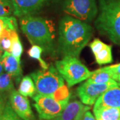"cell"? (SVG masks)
<instances>
[{
    "label": "cell",
    "mask_w": 120,
    "mask_h": 120,
    "mask_svg": "<svg viewBox=\"0 0 120 120\" xmlns=\"http://www.w3.org/2000/svg\"><path fill=\"white\" fill-rule=\"evenodd\" d=\"M83 106L84 105L82 101L77 100L73 101L67 105L59 116L51 120H74L77 113Z\"/></svg>",
    "instance_id": "cell-14"
},
{
    "label": "cell",
    "mask_w": 120,
    "mask_h": 120,
    "mask_svg": "<svg viewBox=\"0 0 120 120\" xmlns=\"http://www.w3.org/2000/svg\"><path fill=\"white\" fill-rule=\"evenodd\" d=\"M7 27L18 28L17 19L14 16H0V35Z\"/></svg>",
    "instance_id": "cell-22"
},
{
    "label": "cell",
    "mask_w": 120,
    "mask_h": 120,
    "mask_svg": "<svg viewBox=\"0 0 120 120\" xmlns=\"http://www.w3.org/2000/svg\"><path fill=\"white\" fill-rule=\"evenodd\" d=\"M38 94L52 95L64 85V79L56 67L50 65L47 69H39L30 73Z\"/></svg>",
    "instance_id": "cell-6"
},
{
    "label": "cell",
    "mask_w": 120,
    "mask_h": 120,
    "mask_svg": "<svg viewBox=\"0 0 120 120\" xmlns=\"http://www.w3.org/2000/svg\"></svg>",
    "instance_id": "cell-35"
},
{
    "label": "cell",
    "mask_w": 120,
    "mask_h": 120,
    "mask_svg": "<svg viewBox=\"0 0 120 120\" xmlns=\"http://www.w3.org/2000/svg\"><path fill=\"white\" fill-rule=\"evenodd\" d=\"M119 86H120V83H119Z\"/></svg>",
    "instance_id": "cell-32"
},
{
    "label": "cell",
    "mask_w": 120,
    "mask_h": 120,
    "mask_svg": "<svg viewBox=\"0 0 120 120\" xmlns=\"http://www.w3.org/2000/svg\"><path fill=\"white\" fill-rule=\"evenodd\" d=\"M4 65H3V62H2V55L0 57V75L2 73H4Z\"/></svg>",
    "instance_id": "cell-30"
},
{
    "label": "cell",
    "mask_w": 120,
    "mask_h": 120,
    "mask_svg": "<svg viewBox=\"0 0 120 120\" xmlns=\"http://www.w3.org/2000/svg\"><path fill=\"white\" fill-rule=\"evenodd\" d=\"M13 14L11 0H0V16H11Z\"/></svg>",
    "instance_id": "cell-24"
},
{
    "label": "cell",
    "mask_w": 120,
    "mask_h": 120,
    "mask_svg": "<svg viewBox=\"0 0 120 120\" xmlns=\"http://www.w3.org/2000/svg\"><path fill=\"white\" fill-rule=\"evenodd\" d=\"M70 95L71 94L69 93L68 87L65 84L57 90L52 95V96L53 98H55L56 100L60 101H69Z\"/></svg>",
    "instance_id": "cell-23"
},
{
    "label": "cell",
    "mask_w": 120,
    "mask_h": 120,
    "mask_svg": "<svg viewBox=\"0 0 120 120\" xmlns=\"http://www.w3.org/2000/svg\"><path fill=\"white\" fill-rule=\"evenodd\" d=\"M83 120H96L94 116L92 115V113L90 112V110L86 111L83 116Z\"/></svg>",
    "instance_id": "cell-29"
},
{
    "label": "cell",
    "mask_w": 120,
    "mask_h": 120,
    "mask_svg": "<svg viewBox=\"0 0 120 120\" xmlns=\"http://www.w3.org/2000/svg\"><path fill=\"white\" fill-rule=\"evenodd\" d=\"M43 49L38 45H33L28 51V55L31 58L38 60L41 67L43 69H47L49 67L47 63L41 59V53H43Z\"/></svg>",
    "instance_id": "cell-20"
},
{
    "label": "cell",
    "mask_w": 120,
    "mask_h": 120,
    "mask_svg": "<svg viewBox=\"0 0 120 120\" xmlns=\"http://www.w3.org/2000/svg\"><path fill=\"white\" fill-rule=\"evenodd\" d=\"M33 98L35 101L34 105L40 120H51L55 118L69 103V101H57L52 95L38 94Z\"/></svg>",
    "instance_id": "cell-7"
},
{
    "label": "cell",
    "mask_w": 120,
    "mask_h": 120,
    "mask_svg": "<svg viewBox=\"0 0 120 120\" xmlns=\"http://www.w3.org/2000/svg\"><path fill=\"white\" fill-rule=\"evenodd\" d=\"M2 62L5 71L11 75L17 83L21 82L22 69L20 61L17 60L10 53L5 52L2 54Z\"/></svg>",
    "instance_id": "cell-13"
},
{
    "label": "cell",
    "mask_w": 120,
    "mask_h": 120,
    "mask_svg": "<svg viewBox=\"0 0 120 120\" xmlns=\"http://www.w3.org/2000/svg\"><path fill=\"white\" fill-rule=\"evenodd\" d=\"M55 67L69 87L87 79L92 72L75 57H64L62 60L56 61Z\"/></svg>",
    "instance_id": "cell-4"
},
{
    "label": "cell",
    "mask_w": 120,
    "mask_h": 120,
    "mask_svg": "<svg viewBox=\"0 0 120 120\" xmlns=\"http://www.w3.org/2000/svg\"><path fill=\"white\" fill-rule=\"evenodd\" d=\"M113 107L120 110V87L119 86L107 90L95 103L94 109L100 107Z\"/></svg>",
    "instance_id": "cell-12"
},
{
    "label": "cell",
    "mask_w": 120,
    "mask_h": 120,
    "mask_svg": "<svg viewBox=\"0 0 120 120\" xmlns=\"http://www.w3.org/2000/svg\"><path fill=\"white\" fill-rule=\"evenodd\" d=\"M14 90L13 77L9 73H2L0 75V93H9Z\"/></svg>",
    "instance_id": "cell-19"
},
{
    "label": "cell",
    "mask_w": 120,
    "mask_h": 120,
    "mask_svg": "<svg viewBox=\"0 0 120 120\" xmlns=\"http://www.w3.org/2000/svg\"><path fill=\"white\" fill-rule=\"evenodd\" d=\"M9 102L15 113L23 120H35L29 99L17 91L13 90L9 92Z\"/></svg>",
    "instance_id": "cell-9"
},
{
    "label": "cell",
    "mask_w": 120,
    "mask_h": 120,
    "mask_svg": "<svg viewBox=\"0 0 120 120\" xmlns=\"http://www.w3.org/2000/svg\"><path fill=\"white\" fill-rule=\"evenodd\" d=\"M114 81L109 73L104 68L92 71L90 77L87 79V82L95 83H107Z\"/></svg>",
    "instance_id": "cell-18"
},
{
    "label": "cell",
    "mask_w": 120,
    "mask_h": 120,
    "mask_svg": "<svg viewBox=\"0 0 120 120\" xmlns=\"http://www.w3.org/2000/svg\"><path fill=\"white\" fill-rule=\"evenodd\" d=\"M96 120H120V110L113 107H100L94 109Z\"/></svg>",
    "instance_id": "cell-15"
},
{
    "label": "cell",
    "mask_w": 120,
    "mask_h": 120,
    "mask_svg": "<svg viewBox=\"0 0 120 120\" xmlns=\"http://www.w3.org/2000/svg\"><path fill=\"white\" fill-rule=\"evenodd\" d=\"M92 34V27L88 23L69 15L64 16L59 23L57 50L64 57L78 58Z\"/></svg>",
    "instance_id": "cell-1"
},
{
    "label": "cell",
    "mask_w": 120,
    "mask_h": 120,
    "mask_svg": "<svg viewBox=\"0 0 120 120\" xmlns=\"http://www.w3.org/2000/svg\"><path fill=\"white\" fill-rule=\"evenodd\" d=\"M0 120H21V118L17 116L11 108L8 100L6 102L4 110Z\"/></svg>",
    "instance_id": "cell-25"
},
{
    "label": "cell",
    "mask_w": 120,
    "mask_h": 120,
    "mask_svg": "<svg viewBox=\"0 0 120 120\" xmlns=\"http://www.w3.org/2000/svg\"><path fill=\"white\" fill-rule=\"evenodd\" d=\"M117 86L119 83L116 81L107 83H95L86 81L77 87V94L83 104L92 105L104 92Z\"/></svg>",
    "instance_id": "cell-8"
},
{
    "label": "cell",
    "mask_w": 120,
    "mask_h": 120,
    "mask_svg": "<svg viewBox=\"0 0 120 120\" xmlns=\"http://www.w3.org/2000/svg\"><path fill=\"white\" fill-rule=\"evenodd\" d=\"M0 55H1V52H0Z\"/></svg>",
    "instance_id": "cell-34"
},
{
    "label": "cell",
    "mask_w": 120,
    "mask_h": 120,
    "mask_svg": "<svg viewBox=\"0 0 120 120\" xmlns=\"http://www.w3.org/2000/svg\"><path fill=\"white\" fill-rule=\"evenodd\" d=\"M18 92L25 97L34 98L37 95L38 91L36 86L30 75H26L22 77L19 86Z\"/></svg>",
    "instance_id": "cell-16"
},
{
    "label": "cell",
    "mask_w": 120,
    "mask_h": 120,
    "mask_svg": "<svg viewBox=\"0 0 120 120\" xmlns=\"http://www.w3.org/2000/svg\"><path fill=\"white\" fill-rule=\"evenodd\" d=\"M117 82H119L120 83V75L118 76V78H117Z\"/></svg>",
    "instance_id": "cell-31"
},
{
    "label": "cell",
    "mask_w": 120,
    "mask_h": 120,
    "mask_svg": "<svg viewBox=\"0 0 120 120\" xmlns=\"http://www.w3.org/2000/svg\"><path fill=\"white\" fill-rule=\"evenodd\" d=\"M23 51V48L22 43L19 39V35L17 33H16L13 36L12 39V45L10 50V53L14 56L17 60L20 61Z\"/></svg>",
    "instance_id": "cell-21"
},
{
    "label": "cell",
    "mask_w": 120,
    "mask_h": 120,
    "mask_svg": "<svg viewBox=\"0 0 120 120\" xmlns=\"http://www.w3.org/2000/svg\"><path fill=\"white\" fill-rule=\"evenodd\" d=\"M104 68L111 75L112 79L117 82L118 76L120 75V63L117 64L112 65L107 67H104Z\"/></svg>",
    "instance_id": "cell-26"
},
{
    "label": "cell",
    "mask_w": 120,
    "mask_h": 120,
    "mask_svg": "<svg viewBox=\"0 0 120 120\" xmlns=\"http://www.w3.org/2000/svg\"><path fill=\"white\" fill-rule=\"evenodd\" d=\"M1 55H2V54H1ZM1 55H0V57H1Z\"/></svg>",
    "instance_id": "cell-33"
},
{
    "label": "cell",
    "mask_w": 120,
    "mask_h": 120,
    "mask_svg": "<svg viewBox=\"0 0 120 120\" xmlns=\"http://www.w3.org/2000/svg\"><path fill=\"white\" fill-rule=\"evenodd\" d=\"M90 107L88 105H84L83 107L81 109V110L79 112V113H77V115L75 117V118L74 119V120H83V116L84 113H86V111L90 110Z\"/></svg>",
    "instance_id": "cell-28"
},
{
    "label": "cell",
    "mask_w": 120,
    "mask_h": 120,
    "mask_svg": "<svg viewBox=\"0 0 120 120\" xmlns=\"http://www.w3.org/2000/svg\"><path fill=\"white\" fill-rule=\"evenodd\" d=\"M18 28L7 27L2 31L0 35V51L10 53L12 45V39L15 34L17 33Z\"/></svg>",
    "instance_id": "cell-17"
},
{
    "label": "cell",
    "mask_w": 120,
    "mask_h": 120,
    "mask_svg": "<svg viewBox=\"0 0 120 120\" xmlns=\"http://www.w3.org/2000/svg\"><path fill=\"white\" fill-rule=\"evenodd\" d=\"M57 8L68 15L90 23L98 13L96 0H54Z\"/></svg>",
    "instance_id": "cell-5"
},
{
    "label": "cell",
    "mask_w": 120,
    "mask_h": 120,
    "mask_svg": "<svg viewBox=\"0 0 120 120\" xmlns=\"http://www.w3.org/2000/svg\"><path fill=\"white\" fill-rule=\"evenodd\" d=\"M21 30L31 44L40 46L52 57L56 56L55 27L53 22L34 15L19 17Z\"/></svg>",
    "instance_id": "cell-2"
},
{
    "label": "cell",
    "mask_w": 120,
    "mask_h": 120,
    "mask_svg": "<svg viewBox=\"0 0 120 120\" xmlns=\"http://www.w3.org/2000/svg\"><path fill=\"white\" fill-rule=\"evenodd\" d=\"M90 47L99 65L107 64L113 61L112 47L110 45L96 38L90 43Z\"/></svg>",
    "instance_id": "cell-11"
},
{
    "label": "cell",
    "mask_w": 120,
    "mask_h": 120,
    "mask_svg": "<svg viewBox=\"0 0 120 120\" xmlns=\"http://www.w3.org/2000/svg\"><path fill=\"white\" fill-rule=\"evenodd\" d=\"M95 26L100 34L120 45V0H99Z\"/></svg>",
    "instance_id": "cell-3"
},
{
    "label": "cell",
    "mask_w": 120,
    "mask_h": 120,
    "mask_svg": "<svg viewBox=\"0 0 120 120\" xmlns=\"http://www.w3.org/2000/svg\"><path fill=\"white\" fill-rule=\"evenodd\" d=\"M6 102H7V101H6V98H5V94L0 93V120H1V116L3 114Z\"/></svg>",
    "instance_id": "cell-27"
},
{
    "label": "cell",
    "mask_w": 120,
    "mask_h": 120,
    "mask_svg": "<svg viewBox=\"0 0 120 120\" xmlns=\"http://www.w3.org/2000/svg\"><path fill=\"white\" fill-rule=\"evenodd\" d=\"M49 0H11L13 15L18 17L35 15L47 5Z\"/></svg>",
    "instance_id": "cell-10"
}]
</instances>
